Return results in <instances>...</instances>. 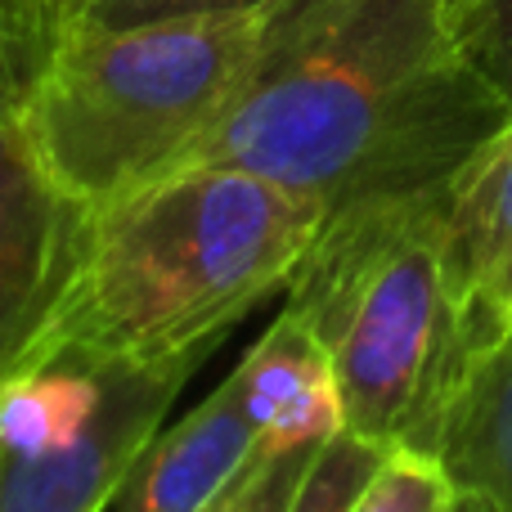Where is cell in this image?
Masks as SVG:
<instances>
[{"label": "cell", "instance_id": "obj_1", "mask_svg": "<svg viewBox=\"0 0 512 512\" xmlns=\"http://www.w3.org/2000/svg\"><path fill=\"white\" fill-rule=\"evenodd\" d=\"M508 117L450 0H279L189 162L252 171L324 216H400L441 207Z\"/></svg>", "mask_w": 512, "mask_h": 512}, {"label": "cell", "instance_id": "obj_2", "mask_svg": "<svg viewBox=\"0 0 512 512\" xmlns=\"http://www.w3.org/2000/svg\"><path fill=\"white\" fill-rule=\"evenodd\" d=\"M324 207L252 171L185 162L99 207L50 346L95 360L216 351L270 292H288Z\"/></svg>", "mask_w": 512, "mask_h": 512}, {"label": "cell", "instance_id": "obj_3", "mask_svg": "<svg viewBox=\"0 0 512 512\" xmlns=\"http://www.w3.org/2000/svg\"><path fill=\"white\" fill-rule=\"evenodd\" d=\"M265 14L135 27L68 18L18 95L41 158L95 212L185 167L239 90Z\"/></svg>", "mask_w": 512, "mask_h": 512}, {"label": "cell", "instance_id": "obj_4", "mask_svg": "<svg viewBox=\"0 0 512 512\" xmlns=\"http://www.w3.org/2000/svg\"><path fill=\"white\" fill-rule=\"evenodd\" d=\"M441 207L405 216H324L283 310L324 342L342 427L387 450L432 454L468 369L459 310L436 252Z\"/></svg>", "mask_w": 512, "mask_h": 512}, {"label": "cell", "instance_id": "obj_5", "mask_svg": "<svg viewBox=\"0 0 512 512\" xmlns=\"http://www.w3.org/2000/svg\"><path fill=\"white\" fill-rule=\"evenodd\" d=\"M95 207L41 158L18 99L0 104V382L50 346L90 252Z\"/></svg>", "mask_w": 512, "mask_h": 512}, {"label": "cell", "instance_id": "obj_6", "mask_svg": "<svg viewBox=\"0 0 512 512\" xmlns=\"http://www.w3.org/2000/svg\"><path fill=\"white\" fill-rule=\"evenodd\" d=\"M207 355L198 346L167 360H104L99 400L72 436L0 441V512H104Z\"/></svg>", "mask_w": 512, "mask_h": 512}, {"label": "cell", "instance_id": "obj_7", "mask_svg": "<svg viewBox=\"0 0 512 512\" xmlns=\"http://www.w3.org/2000/svg\"><path fill=\"white\" fill-rule=\"evenodd\" d=\"M436 252L468 355L504 342L512 328V117L445 189Z\"/></svg>", "mask_w": 512, "mask_h": 512}, {"label": "cell", "instance_id": "obj_8", "mask_svg": "<svg viewBox=\"0 0 512 512\" xmlns=\"http://www.w3.org/2000/svg\"><path fill=\"white\" fill-rule=\"evenodd\" d=\"M261 454L243 378L230 373L189 418L149 436L117 495V512H207Z\"/></svg>", "mask_w": 512, "mask_h": 512}, {"label": "cell", "instance_id": "obj_9", "mask_svg": "<svg viewBox=\"0 0 512 512\" xmlns=\"http://www.w3.org/2000/svg\"><path fill=\"white\" fill-rule=\"evenodd\" d=\"M432 459L450 486V512H512V333L459 373Z\"/></svg>", "mask_w": 512, "mask_h": 512}, {"label": "cell", "instance_id": "obj_10", "mask_svg": "<svg viewBox=\"0 0 512 512\" xmlns=\"http://www.w3.org/2000/svg\"><path fill=\"white\" fill-rule=\"evenodd\" d=\"M243 378V396L261 427V450L324 445L342 432V391L324 342L283 310L265 337L234 369Z\"/></svg>", "mask_w": 512, "mask_h": 512}, {"label": "cell", "instance_id": "obj_11", "mask_svg": "<svg viewBox=\"0 0 512 512\" xmlns=\"http://www.w3.org/2000/svg\"><path fill=\"white\" fill-rule=\"evenodd\" d=\"M387 454H391L387 445L364 441V436L342 427L315 450L306 477L297 481V490L288 499V512H351L360 490L369 486V477L382 468Z\"/></svg>", "mask_w": 512, "mask_h": 512}, {"label": "cell", "instance_id": "obj_12", "mask_svg": "<svg viewBox=\"0 0 512 512\" xmlns=\"http://www.w3.org/2000/svg\"><path fill=\"white\" fill-rule=\"evenodd\" d=\"M351 512H450L441 463L418 450H391Z\"/></svg>", "mask_w": 512, "mask_h": 512}, {"label": "cell", "instance_id": "obj_13", "mask_svg": "<svg viewBox=\"0 0 512 512\" xmlns=\"http://www.w3.org/2000/svg\"><path fill=\"white\" fill-rule=\"evenodd\" d=\"M454 32L468 63L490 81L512 113V0H459Z\"/></svg>", "mask_w": 512, "mask_h": 512}, {"label": "cell", "instance_id": "obj_14", "mask_svg": "<svg viewBox=\"0 0 512 512\" xmlns=\"http://www.w3.org/2000/svg\"><path fill=\"white\" fill-rule=\"evenodd\" d=\"M315 450L319 445L265 450L207 512H288V499H292V490H297V481L306 477Z\"/></svg>", "mask_w": 512, "mask_h": 512}, {"label": "cell", "instance_id": "obj_15", "mask_svg": "<svg viewBox=\"0 0 512 512\" xmlns=\"http://www.w3.org/2000/svg\"><path fill=\"white\" fill-rule=\"evenodd\" d=\"M279 0H81V23L99 27H135V23H162V18H216V14H261Z\"/></svg>", "mask_w": 512, "mask_h": 512}, {"label": "cell", "instance_id": "obj_16", "mask_svg": "<svg viewBox=\"0 0 512 512\" xmlns=\"http://www.w3.org/2000/svg\"><path fill=\"white\" fill-rule=\"evenodd\" d=\"M50 45L54 41H45L41 32H32L23 18L0 5V104L23 95L27 81L36 77V68L50 54Z\"/></svg>", "mask_w": 512, "mask_h": 512}, {"label": "cell", "instance_id": "obj_17", "mask_svg": "<svg viewBox=\"0 0 512 512\" xmlns=\"http://www.w3.org/2000/svg\"><path fill=\"white\" fill-rule=\"evenodd\" d=\"M0 5L9 9V14H18L32 32H41L45 41H54V36L68 27V18L77 14L81 0H0Z\"/></svg>", "mask_w": 512, "mask_h": 512}, {"label": "cell", "instance_id": "obj_18", "mask_svg": "<svg viewBox=\"0 0 512 512\" xmlns=\"http://www.w3.org/2000/svg\"><path fill=\"white\" fill-rule=\"evenodd\" d=\"M450 5H459V0H450Z\"/></svg>", "mask_w": 512, "mask_h": 512}, {"label": "cell", "instance_id": "obj_19", "mask_svg": "<svg viewBox=\"0 0 512 512\" xmlns=\"http://www.w3.org/2000/svg\"><path fill=\"white\" fill-rule=\"evenodd\" d=\"M508 333H512V328H508Z\"/></svg>", "mask_w": 512, "mask_h": 512}]
</instances>
